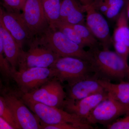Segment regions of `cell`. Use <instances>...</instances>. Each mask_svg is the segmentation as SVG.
Wrapping results in <instances>:
<instances>
[{
    "mask_svg": "<svg viewBox=\"0 0 129 129\" xmlns=\"http://www.w3.org/2000/svg\"><path fill=\"white\" fill-rule=\"evenodd\" d=\"M27 51H21L18 61V70L32 68H50L60 56L40 41L34 39Z\"/></svg>",
    "mask_w": 129,
    "mask_h": 129,
    "instance_id": "obj_5",
    "label": "cell"
},
{
    "mask_svg": "<svg viewBox=\"0 0 129 129\" xmlns=\"http://www.w3.org/2000/svg\"><path fill=\"white\" fill-rule=\"evenodd\" d=\"M71 25L89 48L99 47V46H101L99 42L88 28L86 24Z\"/></svg>",
    "mask_w": 129,
    "mask_h": 129,
    "instance_id": "obj_21",
    "label": "cell"
},
{
    "mask_svg": "<svg viewBox=\"0 0 129 129\" xmlns=\"http://www.w3.org/2000/svg\"><path fill=\"white\" fill-rule=\"evenodd\" d=\"M0 70L3 76L7 80L12 78V69L10 63L5 56L1 38H0Z\"/></svg>",
    "mask_w": 129,
    "mask_h": 129,
    "instance_id": "obj_23",
    "label": "cell"
},
{
    "mask_svg": "<svg viewBox=\"0 0 129 129\" xmlns=\"http://www.w3.org/2000/svg\"><path fill=\"white\" fill-rule=\"evenodd\" d=\"M81 5L84 7L92 6L95 0H78Z\"/></svg>",
    "mask_w": 129,
    "mask_h": 129,
    "instance_id": "obj_30",
    "label": "cell"
},
{
    "mask_svg": "<svg viewBox=\"0 0 129 129\" xmlns=\"http://www.w3.org/2000/svg\"><path fill=\"white\" fill-rule=\"evenodd\" d=\"M108 96V93L105 91L77 101L66 99L63 109L70 113L75 114L86 122V119L92 110Z\"/></svg>",
    "mask_w": 129,
    "mask_h": 129,
    "instance_id": "obj_13",
    "label": "cell"
},
{
    "mask_svg": "<svg viewBox=\"0 0 129 129\" xmlns=\"http://www.w3.org/2000/svg\"><path fill=\"white\" fill-rule=\"evenodd\" d=\"M50 27L59 21L61 0H41Z\"/></svg>",
    "mask_w": 129,
    "mask_h": 129,
    "instance_id": "obj_19",
    "label": "cell"
},
{
    "mask_svg": "<svg viewBox=\"0 0 129 129\" xmlns=\"http://www.w3.org/2000/svg\"><path fill=\"white\" fill-rule=\"evenodd\" d=\"M125 10L127 18L129 21V0H128L126 3L125 5Z\"/></svg>",
    "mask_w": 129,
    "mask_h": 129,
    "instance_id": "obj_31",
    "label": "cell"
},
{
    "mask_svg": "<svg viewBox=\"0 0 129 129\" xmlns=\"http://www.w3.org/2000/svg\"><path fill=\"white\" fill-rule=\"evenodd\" d=\"M50 68L55 71V78L61 83L67 82L68 85L93 73L89 62L73 57H60Z\"/></svg>",
    "mask_w": 129,
    "mask_h": 129,
    "instance_id": "obj_4",
    "label": "cell"
},
{
    "mask_svg": "<svg viewBox=\"0 0 129 129\" xmlns=\"http://www.w3.org/2000/svg\"><path fill=\"white\" fill-rule=\"evenodd\" d=\"M2 96L13 113L21 129H41L39 118L27 108L19 92L5 90Z\"/></svg>",
    "mask_w": 129,
    "mask_h": 129,
    "instance_id": "obj_9",
    "label": "cell"
},
{
    "mask_svg": "<svg viewBox=\"0 0 129 129\" xmlns=\"http://www.w3.org/2000/svg\"><path fill=\"white\" fill-rule=\"evenodd\" d=\"M108 94V97L101 102L90 113L86 119L89 124L98 123L107 126L120 116L129 113V104L121 103Z\"/></svg>",
    "mask_w": 129,
    "mask_h": 129,
    "instance_id": "obj_8",
    "label": "cell"
},
{
    "mask_svg": "<svg viewBox=\"0 0 129 129\" xmlns=\"http://www.w3.org/2000/svg\"><path fill=\"white\" fill-rule=\"evenodd\" d=\"M84 7L86 26L99 42L103 49L109 50L113 45V40L107 20L103 14L92 6Z\"/></svg>",
    "mask_w": 129,
    "mask_h": 129,
    "instance_id": "obj_11",
    "label": "cell"
},
{
    "mask_svg": "<svg viewBox=\"0 0 129 129\" xmlns=\"http://www.w3.org/2000/svg\"><path fill=\"white\" fill-rule=\"evenodd\" d=\"M42 129H81L78 126L69 123L47 124L40 122Z\"/></svg>",
    "mask_w": 129,
    "mask_h": 129,
    "instance_id": "obj_28",
    "label": "cell"
},
{
    "mask_svg": "<svg viewBox=\"0 0 129 129\" xmlns=\"http://www.w3.org/2000/svg\"><path fill=\"white\" fill-rule=\"evenodd\" d=\"M3 5L8 11L20 12L26 0H2Z\"/></svg>",
    "mask_w": 129,
    "mask_h": 129,
    "instance_id": "obj_25",
    "label": "cell"
},
{
    "mask_svg": "<svg viewBox=\"0 0 129 129\" xmlns=\"http://www.w3.org/2000/svg\"><path fill=\"white\" fill-rule=\"evenodd\" d=\"M55 73L51 68H32L12 71L11 78L18 86L20 93L25 94L37 89L51 79Z\"/></svg>",
    "mask_w": 129,
    "mask_h": 129,
    "instance_id": "obj_6",
    "label": "cell"
},
{
    "mask_svg": "<svg viewBox=\"0 0 129 129\" xmlns=\"http://www.w3.org/2000/svg\"><path fill=\"white\" fill-rule=\"evenodd\" d=\"M98 81L114 99L121 103L129 104V81H121L117 84L102 79H98Z\"/></svg>",
    "mask_w": 129,
    "mask_h": 129,
    "instance_id": "obj_17",
    "label": "cell"
},
{
    "mask_svg": "<svg viewBox=\"0 0 129 129\" xmlns=\"http://www.w3.org/2000/svg\"><path fill=\"white\" fill-rule=\"evenodd\" d=\"M50 27L60 30L71 40L81 47L84 48L87 47L85 42L75 30L71 24L62 21H58Z\"/></svg>",
    "mask_w": 129,
    "mask_h": 129,
    "instance_id": "obj_20",
    "label": "cell"
},
{
    "mask_svg": "<svg viewBox=\"0 0 129 129\" xmlns=\"http://www.w3.org/2000/svg\"><path fill=\"white\" fill-rule=\"evenodd\" d=\"M0 21L22 49L25 44H30L34 40L21 13L8 11L1 7Z\"/></svg>",
    "mask_w": 129,
    "mask_h": 129,
    "instance_id": "obj_10",
    "label": "cell"
},
{
    "mask_svg": "<svg viewBox=\"0 0 129 129\" xmlns=\"http://www.w3.org/2000/svg\"><path fill=\"white\" fill-rule=\"evenodd\" d=\"M22 100L30 111L38 117L40 122L47 124L69 123L78 126L81 129L93 128L91 125L85 120L63 109L32 101Z\"/></svg>",
    "mask_w": 129,
    "mask_h": 129,
    "instance_id": "obj_3",
    "label": "cell"
},
{
    "mask_svg": "<svg viewBox=\"0 0 129 129\" xmlns=\"http://www.w3.org/2000/svg\"><path fill=\"white\" fill-rule=\"evenodd\" d=\"M0 129H14L11 125L1 117H0Z\"/></svg>",
    "mask_w": 129,
    "mask_h": 129,
    "instance_id": "obj_29",
    "label": "cell"
},
{
    "mask_svg": "<svg viewBox=\"0 0 129 129\" xmlns=\"http://www.w3.org/2000/svg\"><path fill=\"white\" fill-rule=\"evenodd\" d=\"M38 39L42 44L60 57L79 58L89 61L90 54L60 30L48 27Z\"/></svg>",
    "mask_w": 129,
    "mask_h": 129,
    "instance_id": "obj_2",
    "label": "cell"
},
{
    "mask_svg": "<svg viewBox=\"0 0 129 129\" xmlns=\"http://www.w3.org/2000/svg\"><path fill=\"white\" fill-rule=\"evenodd\" d=\"M119 0H95L92 6L100 13H104Z\"/></svg>",
    "mask_w": 129,
    "mask_h": 129,
    "instance_id": "obj_26",
    "label": "cell"
},
{
    "mask_svg": "<svg viewBox=\"0 0 129 129\" xmlns=\"http://www.w3.org/2000/svg\"><path fill=\"white\" fill-rule=\"evenodd\" d=\"M61 84L55 77L32 92L25 94L20 93L21 98L23 100L63 109L67 92Z\"/></svg>",
    "mask_w": 129,
    "mask_h": 129,
    "instance_id": "obj_7",
    "label": "cell"
},
{
    "mask_svg": "<svg viewBox=\"0 0 129 129\" xmlns=\"http://www.w3.org/2000/svg\"><path fill=\"white\" fill-rule=\"evenodd\" d=\"M0 117L11 125L14 129H21L13 113L6 103L3 96L0 97Z\"/></svg>",
    "mask_w": 129,
    "mask_h": 129,
    "instance_id": "obj_22",
    "label": "cell"
},
{
    "mask_svg": "<svg viewBox=\"0 0 129 129\" xmlns=\"http://www.w3.org/2000/svg\"><path fill=\"white\" fill-rule=\"evenodd\" d=\"M89 62L94 74L99 79L111 81H129L128 62L115 52L101 50L99 47L90 48Z\"/></svg>",
    "mask_w": 129,
    "mask_h": 129,
    "instance_id": "obj_1",
    "label": "cell"
},
{
    "mask_svg": "<svg viewBox=\"0 0 129 129\" xmlns=\"http://www.w3.org/2000/svg\"><path fill=\"white\" fill-rule=\"evenodd\" d=\"M0 38L3 44L5 56L10 63L12 71L17 70L19 58L21 51V48L12 36L0 21Z\"/></svg>",
    "mask_w": 129,
    "mask_h": 129,
    "instance_id": "obj_16",
    "label": "cell"
},
{
    "mask_svg": "<svg viewBox=\"0 0 129 129\" xmlns=\"http://www.w3.org/2000/svg\"><path fill=\"white\" fill-rule=\"evenodd\" d=\"M21 13L33 36L41 34L50 26L41 0H26Z\"/></svg>",
    "mask_w": 129,
    "mask_h": 129,
    "instance_id": "obj_12",
    "label": "cell"
},
{
    "mask_svg": "<svg viewBox=\"0 0 129 129\" xmlns=\"http://www.w3.org/2000/svg\"><path fill=\"white\" fill-rule=\"evenodd\" d=\"M94 74L68 85L66 99L77 101L91 95L106 91Z\"/></svg>",
    "mask_w": 129,
    "mask_h": 129,
    "instance_id": "obj_14",
    "label": "cell"
},
{
    "mask_svg": "<svg viewBox=\"0 0 129 129\" xmlns=\"http://www.w3.org/2000/svg\"><path fill=\"white\" fill-rule=\"evenodd\" d=\"M128 0H119L113 5L103 15L110 21H116Z\"/></svg>",
    "mask_w": 129,
    "mask_h": 129,
    "instance_id": "obj_24",
    "label": "cell"
},
{
    "mask_svg": "<svg viewBox=\"0 0 129 129\" xmlns=\"http://www.w3.org/2000/svg\"><path fill=\"white\" fill-rule=\"evenodd\" d=\"M107 127L109 129H129V113L124 117L108 125Z\"/></svg>",
    "mask_w": 129,
    "mask_h": 129,
    "instance_id": "obj_27",
    "label": "cell"
},
{
    "mask_svg": "<svg viewBox=\"0 0 129 129\" xmlns=\"http://www.w3.org/2000/svg\"><path fill=\"white\" fill-rule=\"evenodd\" d=\"M85 7L78 0H61L59 21L72 25L86 24Z\"/></svg>",
    "mask_w": 129,
    "mask_h": 129,
    "instance_id": "obj_15",
    "label": "cell"
},
{
    "mask_svg": "<svg viewBox=\"0 0 129 129\" xmlns=\"http://www.w3.org/2000/svg\"><path fill=\"white\" fill-rule=\"evenodd\" d=\"M126 5V4H125ZM125 5L116 20V25L112 38L113 44L126 46L129 49V25Z\"/></svg>",
    "mask_w": 129,
    "mask_h": 129,
    "instance_id": "obj_18",
    "label": "cell"
}]
</instances>
